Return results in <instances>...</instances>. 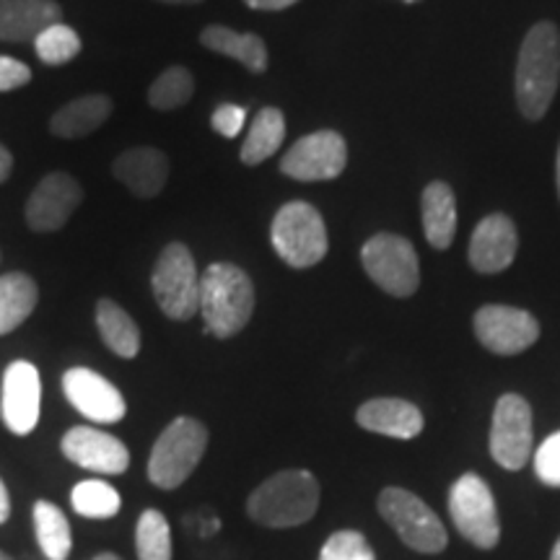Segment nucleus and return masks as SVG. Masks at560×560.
Segmentation results:
<instances>
[{"label": "nucleus", "mask_w": 560, "mask_h": 560, "mask_svg": "<svg viewBox=\"0 0 560 560\" xmlns=\"http://www.w3.org/2000/svg\"><path fill=\"white\" fill-rule=\"evenodd\" d=\"M560 81V32L540 21L527 32L516 62V102L527 120H540L550 109Z\"/></svg>", "instance_id": "nucleus-1"}, {"label": "nucleus", "mask_w": 560, "mask_h": 560, "mask_svg": "<svg viewBox=\"0 0 560 560\" xmlns=\"http://www.w3.org/2000/svg\"><path fill=\"white\" fill-rule=\"evenodd\" d=\"M200 312L206 330L226 340L240 335L255 312V285L231 262H213L200 278Z\"/></svg>", "instance_id": "nucleus-2"}, {"label": "nucleus", "mask_w": 560, "mask_h": 560, "mask_svg": "<svg viewBox=\"0 0 560 560\" xmlns=\"http://www.w3.org/2000/svg\"><path fill=\"white\" fill-rule=\"evenodd\" d=\"M319 506V482L310 470H283L262 482L247 501L249 520L289 529L310 522Z\"/></svg>", "instance_id": "nucleus-3"}, {"label": "nucleus", "mask_w": 560, "mask_h": 560, "mask_svg": "<svg viewBox=\"0 0 560 560\" xmlns=\"http://www.w3.org/2000/svg\"><path fill=\"white\" fill-rule=\"evenodd\" d=\"M208 450V429L195 418H174L156 439L149 459V478L156 488H179Z\"/></svg>", "instance_id": "nucleus-4"}, {"label": "nucleus", "mask_w": 560, "mask_h": 560, "mask_svg": "<svg viewBox=\"0 0 560 560\" xmlns=\"http://www.w3.org/2000/svg\"><path fill=\"white\" fill-rule=\"evenodd\" d=\"M270 240L278 257L291 268H314L327 255V229L319 210L304 200L285 202L270 226Z\"/></svg>", "instance_id": "nucleus-5"}, {"label": "nucleus", "mask_w": 560, "mask_h": 560, "mask_svg": "<svg viewBox=\"0 0 560 560\" xmlns=\"http://www.w3.org/2000/svg\"><path fill=\"white\" fill-rule=\"evenodd\" d=\"M151 289L161 312L170 319L185 322L200 312V276L192 252L174 242L159 255L151 276Z\"/></svg>", "instance_id": "nucleus-6"}, {"label": "nucleus", "mask_w": 560, "mask_h": 560, "mask_svg": "<svg viewBox=\"0 0 560 560\" xmlns=\"http://www.w3.org/2000/svg\"><path fill=\"white\" fill-rule=\"evenodd\" d=\"M363 270L392 296H412L420 285L418 252L405 236L376 234L361 249Z\"/></svg>", "instance_id": "nucleus-7"}, {"label": "nucleus", "mask_w": 560, "mask_h": 560, "mask_svg": "<svg viewBox=\"0 0 560 560\" xmlns=\"http://www.w3.org/2000/svg\"><path fill=\"white\" fill-rule=\"evenodd\" d=\"M450 514L459 535L482 550L495 548L501 540V522L493 493L480 475L467 472L452 486Z\"/></svg>", "instance_id": "nucleus-8"}, {"label": "nucleus", "mask_w": 560, "mask_h": 560, "mask_svg": "<svg viewBox=\"0 0 560 560\" xmlns=\"http://www.w3.org/2000/svg\"><path fill=\"white\" fill-rule=\"evenodd\" d=\"M380 511L384 522L392 529H397V535L402 537V542L408 548L418 552H441L446 548V529L439 522V516L418 499L416 493L402 488H384L380 495Z\"/></svg>", "instance_id": "nucleus-9"}, {"label": "nucleus", "mask_w": 560, "mask_h": 560, "mask_svg": "<svg viewBox=\"0 0 560 560\" xmlns=\"http://www.w3.org/2000/svg\"><path fill=\"white\" fill-rule=\"evenodd\" d=\"M490 454L503 470H522L532 457V408L520 395H503L495 402L490 425Z\"/></svg>", "instance_id": "nucleus-10"}, {"label": "nucleus", "mask_w": 560, "mask_h": 560, "mask_svg": "<svg viewBox=\"0 0 560 560\" xmlns=\"http://www.w3.org/2000/svg\"><path fill=\"white\" fill-rule=\"evenodd\" d=\"M348 145L340 132L319 130L291 145L280 161V172L299 182H325L346 172Z\"/></svg>", "instance_id": "nucleus-11"}, {"label": "nucleus", "mask_w": 560, "mask_h": 560, "mask_svg": "<svg viewBox=\"0 0 560 560\" xmlns=\"http://www.w3.org/2000/svg\"><path fill=\"white\" fill-rule=\"evenodd\" d=\"M475 335L495 355H516L540 338V322L516 306L488 304L475 314Z\"/></svg>", "instance_id": "nucleus-12"}, {"label": "nucleus", "mask_w": 560, "mask_h": 560, "mask_svg": "<svg viewBox=\"0 0 560 560\" xmlns=\"http://www.w3.org/2000/svg\"><path fill=\"white\" fill-rule=\"evenodd\" d=\"M42 410V380L30 361H13L3 374L0 392V416L5 429L16 436H26L37 429Z\"/></svg>", "instance_id": "nucleus-13"}, {"label": "nucleus", "mask_w": 560, "mask_h": 560, "mask_svg": "<svg viewBox=\"0 0 560 560\" xmlns=\"http://www.w3.org/2000/svg\"><path fill=\"white\" fill-rule=\"evenodd\" d=\"M62 392H66L68 402L94 423H120L128 416V402H125L122 392L91 369H68L62 374Z\"/></svg>", "instance_id": "nucleus-14"}, {"label": "nucleus", "mask_w": 560, "mask_h": 560, "mask_svg": "<svg viewBox=\"0 0 560 560\" xmlns=\"http://www.w3.org/2000/svg\"><path fill=\"white\" fill-rule=\"evenodd\" d=\"M83 200V187L66 172H52L34 187L26 202V223L34 231H58Z\"/></svg>", "instance_id": "nucleus-15"}, {"label": "nucleus", "mask_w": 560, "mask_h": 560, "mask_svg": "<svg viewBox=\"0 0 560 560\" xmlns=\"http://www.w3.org/2000/svg\"><path fill=\"white\" fill-rule=\"evenodd\" d=\"M62 454L83 467L100 475H122L130 467V452L120 439L89 425H75L62 436Z\"/></svg>", "instance_id": "nucleus-16"}, {"label": "nucleus", "mask_w": 560, "mask_h": 560, "mask_svg": "<svg viewBox=\"0 0 560 560\" xmlns=\"http://www.w3.org/2000/svg\"><path fill=\"white\" fill-rule=\"evenodd\" d=\"M516 249H520V236H516L514 221L503 213L486 215L472 231L470 265L478 272L493 276L514 262Z\"/></svg>", "instance_id": "nucleus-17"}, {"label": "nucleus", "mask_w": 560, "mask_h": 560, "mask_svg": "<svg viewBox=\"0 0 560 560\" xmlns=\"http://www.w3.org/2000/svg\"><path fill=\"white\" fill-rule=\"evenodd\" d=\"M115 177L138 198H156L170 177V159L159 149H130L115 159Z\"/></svg>", "instance_id": "nucleus-18"}, {"label": "nucleus", "mask_w": 560, "mask_h": 560, "mask_svg": "<svg viewBox=\"0 0 560 560\" xmlns=\"http://www.w3.org/2000/svg\"><path fill=\"white\" fill-rule=\"evenodd\" d=\"M361 429L382 433L392 439H416L423 431V416L412 402L397 400V397H380V400L363 402L355 412Z\"/></svg>", "instance_id": "nucleus-19"}, {"label": "nucleus", "mask_w": 560, "mask_h": 560, "mask_svg": "<svg viewBox=\"0 0 560 560\" xmlns=\"http://www.w3.org/2000/svg\"><path fill=\"white\" fill-rule=\"evenodd\" d=\"M58 21L60 5L55 0H0V42H34Z\"/></svg>", "instance_id": "nucleus-20"}, {"label": "nucleus", "mask_w": 560, "mask_h": 560, "mask_svg": "<svg viewBox=\"0 0 560 560\" xmlns=\"http://www.w3.org/2000/svg\"><path fill=\"white\" fill-rule=\"evenodd\" d=\"M200 42L208 50L242 62V66L252 70V73H265V70H268V47H265V42L257 37V34H242L229 30V26L213 24L202 30Z\"/></svg>", "instance_id": "nucleus-21"}, {"label": "nucleus", "mask_w": 560, "mask_h": 560, "mask_svg": "<svg viewBox=\"0 0 560 560\" xmlns=\"http://www.w3.org/2000/svg\"><path fill=\"white\" fill-rule=\"evenodd\" d=\"M423 231L431 247L446 249L457 234V200L446 182H431L423 190Z\"/></svg>", "instance_id": "nucleus-22"}, {"label": "nucleus", "mask_w": 560, "mask_h": 560, "mask_svg": "<svg viewBox=\"0 0 560 560\" xmlns=\"http://www.w3.org/2000/svg\"><path fill=\"white\" fill-rule=\"evenodd\" d=\"M112 115V100L107 94H89L70 102L60 112H55L50 130L58 138H83L96 128H102Z\"/></svg>", "instance_id": "nucleus-23"}, {"label": "nucleus", "mask_w": 560, "mask_h": 560, "mask_svg": "<svg viewBox=\"0 0 560 560\" xmlns=\"http://www.w3.org/2000/svg\"><path fill=\"white\" fill-rule=\"evenodd\" d=\"M37 301V283L26 272H9L0 278V335H9L24 325Z\"/></svg>", "instance_id": "nucleus-24"}, {"label": "nucleus", "mask_w": 560, "mask_h": 560, "mask_svg": "<svg viewBox=\"0 0 560 560\" xmlns=\"http://www.w3.org/2000/svg\"><path fill=\"white\" fill-rule=\"evenodd\" d=\"M96 327H100L102 340L107 342L112 353H117L120 359H136L140 350V332L136 319L120 304H115L112 299H102L96 304Z\"/></svg>", "instance_id": "nucleus-25"}, {"label": "nucleus", "mask_w": 560, "mask_h": 560, "mask_svg": "<svg viewBox=\"0 0 560 560\" xmlns=\"http://www.w3.org/2000/svg\"><path fill=\"white\" fill-rule=\"evenodd\" d=\"M285 138V117L278 107H265L255 117L252 128L242 143V164L257 166L265 159H270Z\"/></svg>", "instance_id": "nucleus-26"}, {"label": "nucleus", "mask_w": 560, "mask_h": 560, "mask_svg": "<svg viewBox=\"0 0 560 560\" xmlns=\"http://www.w3.org/2000/svg\"><path fill=\"white\" fill-rule=\"evenodd\" d=\"M34 532H37V542L45 558L66 560L73 548V532L66 514L50 501L34 503Z\"/></svg>", "instance_id": "nucleus-27"}, {"label": "nucleus", "mask_w": 560, "mask_h": 560, "mask_svg": "<svg viewBox=\"0 0 560 560\" xmlns=\"http://www.w3.org/2000/svg\"><path fill=\"white\" fill-rule=\"evenodd\" d=\"M75 514L86 516V520H112L122 506L120 493L104 480H83L70 493Z\"/></svg>", "instance_id": "nucleus-28"}, {"label": "nucleus", "mask_w": 560, "mask_h": 560, "mask_svg": "<svg viewBox=\"0 0 560 560\" xmlns=\"http://www.w3.org/2000/svg\"><path fill=\"white\" fill-rule=\"evenodd\" d=\"M138 560H172V529L166 516L156 509L140 514L136 524Z\"/></svg>", "instance_id": "nucleus-29"}, {"label": "nucleus", "mask_w": 560, "mask_h": 560, "mask_svg": "<svg viewBox=\"0 0 560 560\" xmlns=\"http://www.w3.org/2000/svg\"><path fill=\"white\" fill-rule=\"evenodd\" d=\"M192 91H195V79L190 70L182 66H172L151 83L149 104L153 109H161V112L185 107V104L192 100Z\"/></svg>", "instance_id": "nucleus-30"}, {"label": "nucleus", "mask_w": 560, "mask_h": 560, "mask_svg": "<svg viewBox=\"0 0 560 560\" xmlns=\"http://www.w3.org/2000/svg\"><path fill=\"white\" fill-rule=\"evenodd\" d=\"M34 50H37V58L45 66H66V62L81 52V37L75 34V30L58 21V24H50L37 34Z\"/></svg>", "instance_id": "nucleus-31"}, {"label": "nucleus", "mask_w": 560, "mask_h": 560, "mask_svg": "<svg viewBox=\"0 0 560 560\" xmlns=\"http://www.w3.org/2000/svg\"><path fill=\"white\" fill-rule=\"evenodd\" d=\"M319 560H376V556L361 532L342 529L327 537Z\"/></svg>", "instance_id": "nucleus-32"}, {"label": "nucleus", "mask_w": 560, "mask_h": 560, "mask_svg": "<svg viewBox=\"0 0 560 560\" xmlns=\"http://www.w3.org/2000/svg\"><path fill=\"white\" fill-rule=\"evenodd\" d=\"M535 472L545 486L560 488V431L545 439L535 452Z\"/></svg>", "instance_id": "nucleus-33"}, {"label": "nucleus", "mask_w": 560, "mask_h": 560, "mask_svg": "<svg viewBox=\"0 0 560 560\" xmlns=\"http://www.w3.org/2000/svg\"><path fill=\"white\" fill-rule=\"evenodd\" d=\"M244 120H247V109L236 107V104H221V107L213 112V117H210V125H213V130L219 132V136L234 138L242 132Z\"/></svg>", "instance_id": "nucleus-34"}, {"label": "nucleus", "mask_w": 560, "mask_h": 560, "mask_svg": "<svg viewBox=\"0 0 560 560\" xmlns=\"http://www.w3.org/2000/svg\"><path fill=\"white\" fill-rule=\"evenodd\" d=\"M32 81V68L26 62L0 55V91H13Z\"/></svg>", "instance_id": "nucleus-35"}, {"label": "nucleus", "mask_w": 560, "mask_h": 560, "mask_svg": "<svg viewBox=\"0 0 560 560\" xmlns=\"http://www.w3.org/2000/svg\"><path fill=\"white\" fill-rule=\"evenodd\" d=\"M244 3L255 11H283L291 9L293 3H299V0H244Z\"/></svg>", "instance_id": "nucleus-36"}, {"label": "nucleus", "mask_w": 560, "mask_h": 560, "mask_svg": "<svg viewBox=\"0 0 560 560\" xmlns=\"http://www.w3.org/2000/svg\"><path fill=\"white\" fill-rule=\"evenodd\" d=\"M11 516V495H9V488H5V482L0 480V524L9 522Z\"/></svg>", "instance_id": "nucleus-37"}, {"label": "nucleus", "mask_w": 560, "mask_h": 560, "mask_svg": "<svg viewBox=\"0 0 560 560\" xmlns=\"http://www.w3.org/2000/svg\"><path fill=\"white\" fill-rule=\"evenodd\" d=\"M11 170H13V156H11V151L5 149V145H0V185H3V182L9 179Z\"/></svg>", "instance_id": "nucleus-38"}, {"label": "nucleus", "mask_w": 560, "mask_h": 560, "mask_svg": "<svg viewBox=\"0 0 560 560\" xmlns=\"http://www.w3.org/2000/svg\"><path fill=\"white\" fill-rule=\"evenodd\" d=\"M556 182H558V198H560V145H558V159H556Z\"/></svg>", "instance_id": "nucleus-39"}, {"label": "nucleus", "mask_w": 560, "mask_h": 560, "mask_svg": "<svg viewBox=\"0 0 560 560\" xmlns=\"http://www.w3.org/2000/svg\"><path fill=\"white\" fill-rule=\"evenodd\" d=\"M94 560H122V558H117L115 552H102V556H96Z\"/></svg>", "instance_id": "nucleus-40"}, {"label": "nucleus", "mask_w": 560, "mask_h": 560, "mask_svg": "<svg viewBox=\"0 0 560 560\" xmlns=\"http://www.w3.org/2000/svg\"><path fill=\"white\" fill-rule=\"evenodd\" d=\"M550 560H560V537H558L556 548H552V556H550Z\"/></svg>", "instance_id": "nucleus-41"}, {"label": "nucleus", "mask_w": 560, "mask_h": 560, "mask_svg": "<svg viewBox=\"0 0 560 560\" xmlns=\"http://www.w3.org/2000/svg\"><path fill=\"white\" fill-rule=\"evenodd\" d=\"M164 3H200V0H164Z\"/></svg>", "instance_id": "nucleus-42"}, {"label": "nucleus", "mask_w": 560, "mask_h": 560, "mask_svg": "<svg viewBox=\"0 0 560 560\" xmlns=\"http://www.w3.org/2000/svg\"><path fill=\"white\" fill-rule=\"evenodd\" d=\"M0 560H13V558L9 556V552H3V550H0Z\"/></svg>", "instance_id": "nucleus-43"}, {"label": "nucleus", "mask_w": 560, "mask_h": 560, "mask_svg": "<svg viewBox=\"0 0 560 560\" xmlns=\"http://www.w3.org/2000/svg\"><path fill=\"white\" fill-rule=\"evenodd\" d=\"M405 3H418V0H405Z\"/></svg>", "instance_id": "nucleus-44"}]
</instances>
